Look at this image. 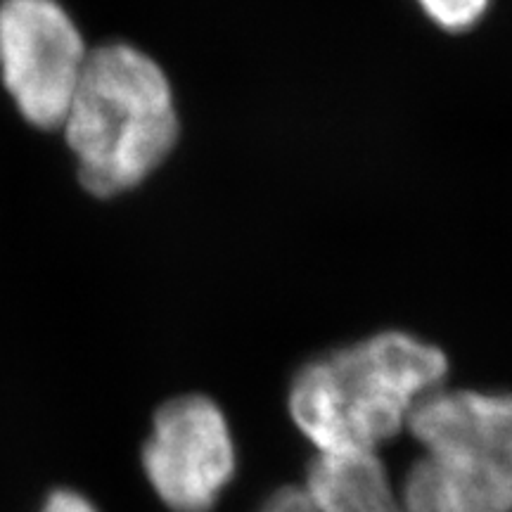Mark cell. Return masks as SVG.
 Wrapping results in <instances>:
<instances>
[{
  "mask_svg": "<svg viewBox=\"0 0 512 512\" xmlns=\"http://www.w3.org/2000/svg\"><path fill=\"white\" fill-rule=\"evenodd\" d=\"M446 375L448 356L437 344L382 330L302 363L287 408L318 451H375Z\"/></svg>",
  "mask_w": 512,
  "mask_h": 512,
  "instance_id": "obj_1",
  "label": "cell"
},
{
  "mask_svg": "<svg viewBox=\"0 0 512 512\" xmlns=\"http://www.w3.org/2000/svg\"><path fill=\"white\" fill-rule=\"evenodd\" d=\"M83 190L112 200L150 181L181 140L171 76L126 41L91 48L60 126Z\"/></svg>",
  "mask_w": 512,
  "mask_h": 512,
  "instance_id": "obj_2",
  "label": "cell"
},
{
  "mask_svg": "<svg viewBox=\"0 0 512 512\" xmlns=\"http://www.w3.org/2000/svg\"><path fill=\"white\" fill-rule=\"evenodd\" d=\"M408 427L448 512H512V394L439 387Z\"/></svg>",
  "mask_w": 512,
  "mask_h": 512,
  "instance_id": "obj_3",
  "label": "cell"
},
{
  "mask_svg": "<svg viewBox=\"0 0 512 512\" xmlns=\"http://www.w3.org/2000/svg\"><path fill=\"white\" fill-rule=\"evenodd\" d=\"M88 55L60 0H0V81L29 126L60 131Z\"/></svg>",
  "mask_w": 512,
  "mask_h": 512,
  "instance_id": "obj_4",
  "label": "cell"
},
{
  "mask_svg": "<svg viewBox=\"0 0 512 512\" xmlns=\"http://www.w3.org/2000/svg\"><path fill=\"white\" fill-rule=\"evenodd\" d=\"M143 467L166 508L209 512L235 475V444L226 415L209 396L166 401L143 446Z\"/></svg>",
  "mask_w": 512,
  "mask_h": 512,
  "instance_id": "obj_5",
  "label": "cell"
},
{
  "mask_svg": "<svg viewBox=\"0 0 512 512\" xmlns=\"http://www.w3.org/2000/svg\"><path fill=\"white\" fill-rule=\"evenodd\" d=\"M304 491L316 512H403L375 451H318Z\"/></svg>",
  "mask_w": 512,
  "mask_h": 512,
  "instance_id": "obj_6",
  "label": "cell"
},
{
  "mask_svg": "<svg viewBox=\"0 0 512 512\" xmlns=\"http://www.w3.org/2000/svg\"><path fill=\"white\" fill-rule=\"evenodd\" d=\"M496 0H413L420 15L446 36H467L477 31L494 10Z\"/></svg>",
  "mask_w": 512,
  "mask_h": 512,
  "instance_id": "obj_7",
  "label": "cell"
},
{
  "mask_svg": "<svg viewBox=\"0 0 512 512\" xmlns=\"http://www.w3.org/2000/svg\"><path fill=\"white\" fill-rule=\"evenodd\" d=\"M259 512H316V508H313L304 489L285 486V489H278L268 496Z\"/></svg>",
  "mask_w": 512,
  "mask_h": 512,
  "instance_id": "obj_8",
  "label": "cell"
},
{
  "mask_svg": "<svg viewBox=\"0 0 512 512\" xmlns=\"http://www.w3.org/2000/svg\"><path fill=\"white\" fill-rule=\"evenodd\" d=\"M43 512H98V508L79 491L57 489L48 496Z\"/></svg>",
  "mask_w": 512,
  "mask_h": 512,
  "instance_id": "obj_9",
  "label": "cell"
}]
</instances>
